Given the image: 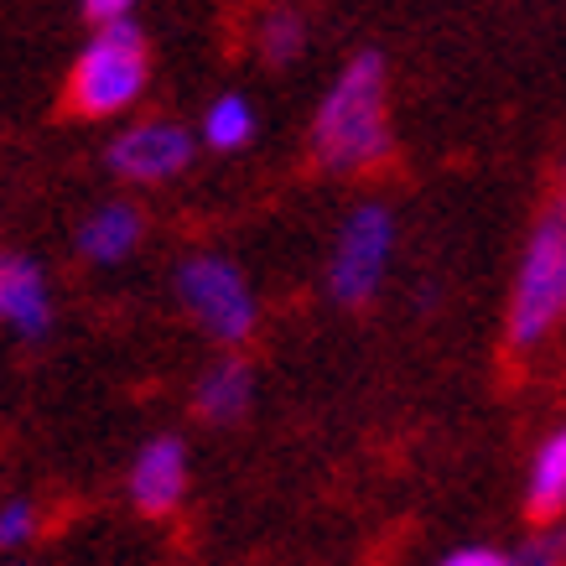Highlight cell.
<instances>
[{
	"instance_id": "cell-16",
	"label": "cell",
	"mask_w": 566,
	"mask_h": 566,
	"mask_svg": "<svg viewBox=\"0 0 566 566\" xmlns=\"http://www.w3.org/2000/svg\"><path fill=\"white\" fill-rule=\"evenodd\" d=\"M437 566H515V556L499 546H458V551H447Z\"/></svg>"
},
{
	"instance_id": "cell-12",
	"label": "cell",
	"mask_w": 566,
	"mask_h": 566,
	"mask_svg": "<svg viewBox=\"0 0 566 566\" xmlns=\"http://www.w3.org/2000/svg\"><path fill=\"white\" fill-rule=\"evenodd\" d=\"M203 140L213 151H244L255 140V104L244 94H219L203 109Z\"/></svg>"
},
{
	"instance_id": "cell-17",
	"label": "cell",
	"mask_w": 566,
	"mask_h": 566,
	"mask_svg": "<svg viewBox=\"0 0 566 566\" xmlns=\"http://www.w3.org/2000/svg\"><path fill=\"white\" fill-rule=\"evenodd\" d=\"M130 6H136V0H84V17L94 21V27H104V21L130 17Z\"/></svg>"
},
{
	"instance_id": "cell-9",
	"label": "cell",
	"mask_w": 566,
	"mask_h": 566,
	"mask_svg": "<svg viewBox=\"0 0 566 566\" xmlns=\"http://www.w3.org/2000/svg\"><path fill=\"white\" fill-rule=\"evenodd\" d=\"M140 234H146L140 208L115 198V203H99L73 229V250H78V260H88V265H120V260H130L140 250Z\"/></svg>"
},
{
	"instance_id": "cell-3",
	"label": "cell",
	"mask_w": 566,
	"mask_h": 566,
	"mask_svg": "<svg viewBox=\"0 0 566 566\" xmlns=\"http://www.w3.org/2000/svg\"><path fill=\"white\" fill-rule=\"evenodd\" d=\"M146 78H151L146 32L130 17L104 21L69 73V104L84 120H115L146 94Z\"/></svg>"
},
{
	"instance_id": "cell-10",
	"label": "cell",
	"mask_w": 566,
	"mask_h": 566,
	"mask_svg": "<svg viewBox=\"0 0 566 566\" xmlns=\"http://www.w3.org/2000/svg\"><path fill=\"white\" fill-rule=\"evenodd\" d=\"M250 406H255V369L244 364V354L213 359L192 385V411L213 427H234Z\"/></svg>"
},
{
	"instance_id": "cell-5",
	"label": "cell",
	"mask_w": 566,
	"mask_h": 566,
	"mask_svg": "<svg viewBox=\"0 0 566 566\" xmlns=\"http://www.w3.org/2000/svg\"><path fill=\"white\" fill-rule=\"evenodd\" d=\"M395 265V208L379 198L354 203L333 255H327V296L338 307H369Z\"/></svg>"
},
{
	"instance_id": "cell-14",
	"label": "cell",
	"mask_w": 566,
	"mask_h": 566,
	"mask_svg": "<svg viewBox=\"0 0 566 566\" xmlns=\"http://www.w3.org/2000/svg\"><path fill=\"white\" fill-rule=\"evenodd\" d=\"M32 535H36L32 499H6V504H0V551H21Z\"/></svg>"
},
{
	"instance_id": "cell-2",
	"label": "cell",
	"mask_w": 566,
	"mask_h": 566,
	"mask_svg": "<svg viewBox=\"0 0 566 566\" xmlns=\"http://www.w3.org/2000/svg\"><path fill=\"white\" fill-rule=\"evenodd\" d=\"M566 323V198L551 203L525 234L504 312V344L515 354L541 348Z\"/></svg>"
},
{
	"instance_id": "cell-7",
	"label": "cell",
	"mask_w": 566,
	"mask_h": 566,
	"mask_svg": "<svg viewBox=\"0 0 566 566\" xmlns=\"http://www.w3.org/2000/svg\"><path fill=\"white\" fill-rule=\"evenodd\" d=\"M52 317H57V302H52V281L42 260L0 250V323L27 344H42L52 333Z\"/></svg>"
},
{
	"instance_id": "cell-13",
	"label": "cell",
	"mask_w": 566,
	"mask_h": 566,
	"mask_svg": "<svg viewBox=\"0 0 566 566\" xmlns=\"http://www.w3.org/2000/svg\"><path fill=\"white\" fill-rule=\"evenodd\" d=\"M302 48H307V21L296 17L292 6H275L271 17L260 21V52H265V63L286 69V63L302 57Z\"/></svg>"
},
{
	"instance_id": "cell-4",
	"label": "cell",
	"mask_w": 566,
	"mask_h": 566,
	"mask_svg": "<svg viewBox=\"0 0 566 566\" xmlns=\"http://www.w3.org/2000/svg\"><path fill=\"white\" fill-rule=\"evenodd\" d=\"M177 307L219 348H244L260 327V296L229 255H188L177 265Z\"/></svg>"
},
{
	"instance_id": "cell-11",
	"label": "cell",
	"mask_w": 566,
	"mask_h": 566,
	"mask_svg": "<svg viewBox=\"0 0 566 566\" xmlns=\"http://www.w3.org/2000/svg\"><path fill=\"white\" fill-rule=\"evenodd\" d=\"M525 510L535 525H551L566 515V427H556L535 447L531 473H525Z\"/></svg>"
},
{
	"instance_id": "cell-18",
	"label": "cell",
	"mask_w": 566,
	"mask_h": 566,
	"mask_svg": "<svg viewBox=\"0 0 566 566\" xmlns=\"http://www.w3.org/2000/svg\"><path fill=\"white\" fill-rule=\"evenodd\" d=\"M11 566H21V562H11Z\"/></svg>"
},
{
	"instance_id": "cell-6",
	"label": "cell",
	"mask_w": 566,
	"mask_h": 566,
	"mask_svg": "<svg viewBox=\"0 0 566 566\" xmlns=\"http://www.w3.org/2000/svg\"><path fill=\"white\" fill-rule=\"evenodd\" d=\"M192 156H198V140L177 120H136L109 140L104 161H109V172L120 182L156 188V182H172V177L188 172Z\"/></svg>"
},
{
	"instance_id": "cell-15",
	"label": "cell",
	"mask_w": 566,
	"mask_h": 566,
	"mask_svg": "<svg viewBox=\"0 0 566 566\" xmlns=\"http://www.w3.org/2000/svg\"><path fill=\"white\" fill-rule=\"evenodd\" d=\"M510 556H515V566H566V535L562 531H535L531 541H520Z\"/></svg>"
},
{
	"instance_id": "cell-1",
	"label": "cell",
	"mask_w": 566,
	"mask_h": 566,
	"mask_svg": "<svg viewBox=\"0 0 566 566\" xmlns=\"http://www.w3.org/2000/svg\"><path fill=\"white\" fill-rule=\"evenodd\" d=\"M390 104H385V57L359 52L348 57L344 73L333 78L323 94L317 115H312V156L317 167L338 177L369 172L390 156Z\"/></svg>"
},
{
	"instance_id": "cell-8",
	"label": "cell",
	"mask_w": 566,
	"mask_h": 566,
	"mask_svg": "<svg viewBox=\"0 0 566 566\" xmlns=\"http://www.w3.org/2000/svg\"><path fill=\"white\" fill-rule=\"evenodd\" d=\"M125 483H130V504L140 515H172L182 494H188V442L172 437V431L140 442Z\"/></svg>"
}]
</instances>
